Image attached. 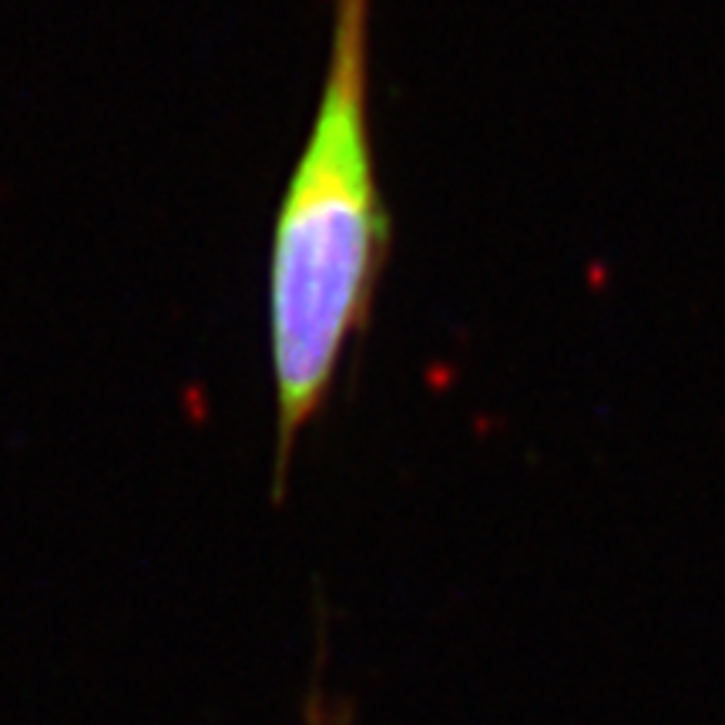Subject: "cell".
Instances as JSON below:
<instances>
[{
	"mask_svg": "<svg viewBox=\"0 0 725 725\" xmlns=\"http://www.w3.org/2000/svg\"><path fill=\"white\" fill-rule=\"evenodd\" d=\"M373 0H336L313 125L282 192L269 252L276 484L326 407L346 346L370 316L386 222L370 135Z\"/></svg>",
	"mask_w": 725,
	"mask_h": 725,
	"instance_id": "cell-1",
	"label": "cell"
}]
</instances>
